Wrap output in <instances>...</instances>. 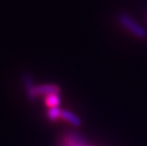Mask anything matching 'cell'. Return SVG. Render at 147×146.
<instances>
[{
    "label": "cell",
    "instance_id": "277c9868",
    "mask_svg": "<svg viewBox=\"0 0 147 146\" xmlns=\"http://www.w3.org/2000/svg\"><path fill=\"white\" fill-rule=\"evenodd\" d=\"M61 119H63L65 122L70 123L71 125L74 127H80L82 125V120H81V118L78 116L77 114L71 112L69 110H67V109L62 110Z\"/></svg>",
    "mask_w": 147,
    "mask_h": 146
},
{
    "label": "cell",
    "instance_id": "5b68a950",
    "mask_svg": "<svg viewBox=\"0 0 147 146\" xmlns=\"http://www.w3.org/2000/svg\"><path fill=\"white\" fill-rule=\"evenodd\" d=\"M45 102L47 104V106L49 108H51V107H57L60 105L61 104V98H60V95L59 94H49V95H47L45 97Z\"/></svg>",
    "mask_w": 147,
    "mask_h": 146
},
{
    "label": "cell",
    "instance_id": "7a4b0ae2",
    "mask_svg": "<svg viewBox=\"0 0 147 146\" xmlns=\"http://www.w3.org/2000/svg\"><path fill=\"white\" fill-rule=\"evenodd\" d=\"M61 88L58 85L55 83H44V85H34L32 89L28 90L27 95L30 100L33 101L38 97V96H47L49 94H60Z\"/></svg>",
    "mask_w": 147,
    "mask_h": 146
},
{
    "label": "cell",
    "instance_id": "3957f363",
    "mask_svg": "<svg viewBox=\"0 0 147 146\" xmlns=\"http://www.w3.org/2000/svg\"><path fill=\"white\" fill-rule=\"evenodd\" d=\"M60 146H86V141L80 133L68 131L62 137Z\"/></svg>",
    "mask_w": 147,
    "mask_h": 146
},
{
    "label": "cell",
    "instance_id": "8992f818",
    "mask_svg": "<svg viewBox=\"0 0 147 146\" xmlns=\"http://www.w3.org/2000/svg\"><path fill=\"white\" fill-rule=\"evenodd\" d=\"M62 109L59 106L57 107H51L49 108L48 112H47V118L51 122H56L58 119H61Z\"/></svg>",
    "mask_w": 147,
    "mask_h": 146
},
{
    "label": "cell",
    "instance_id": "6da1fadb",
    "mask_svg": "<svg viewBox=\"0 0 147 146\" xmlns=\"http://www.w3.org/2000/svg\"><path fill=\"white\" fill-rule=\"evenodd\" d=\"M119 21H120L121 26L125 30H127L130 33H132L134 36H136L140 39L146 38L147 33L145 32V30L142 26H140V24L136 22L133 18H131L128 14L126 13L120 14L119 15Z\"/></svg>",
    "mask_w": 147,
    "mask_h": 146
}]
</instances>
